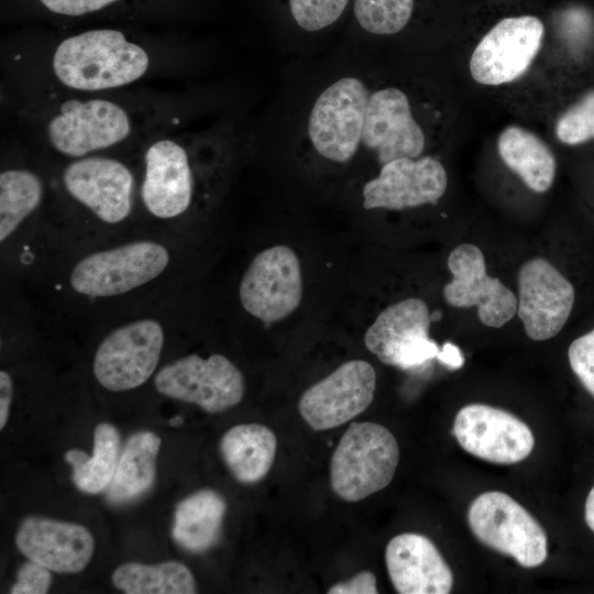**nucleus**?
I'll return each mask as SVG.
<instances>
[{"label":"nucleus","mask_w":594,"mask_h":594,"mask_svg":"<svg viewBox=\"0 0 594 594\" xmlns=\"http://www.w3.org/2000/svg\"><path fill=\"white\" fill-rule=\"evenodd\" d=\"M226 513L227 502L219 492L199 490L177 504L172 538L188 552H206L218 542Z\"/></svg>","instance_id":"nucleus-21"},{"label":"nucleus","mask_w":594,"mask_h":594,"mask_svg":"<svg viewBox=\"0 0 594 594\" xmlns=\"http://www.w3.org/2000/svg\"><path fill=\"white\" fill-rule=\"evenodd\" d=\"M453 435L470 454L496 464H514L532 451L530 428L513 414L484 404L462 407L454 419Z\"/></svg>","instance_id":"nucleus-18"},{"label":"nucleus","mask_w":594,"mask_h":594,"mask_svg":"<svg viewBox=\"0 0 594 594\" xmlns=\"http://www.w3.org/2000/svg\"><path fill=\"white\" fill-rule=\"evenodd\" d=\"M301 139L315 156L337 166L364 154L381 168L398 158H418L427 146L408 92L360 73L338 77L319 91Z\"/></svg>","instance_id":"nucleus-1"},{"label":"nucleus","mask_w":594,"mask_h":594,"mask_svg":"<svg viewBox=\"0 0 594 594\" xmlns=\"http://www.w3.org/2000/svg\"><path fill=\"white\" fill-rule=\"evenodd\" d=\"M543 34L542 22L532 15L498 21L471 55L472 78L485 86H499L518 79L537 56Z\"/></svg>","instance_id":"nucleus-13"},{"label":"nucleus","mask_w":594,"mask_h":594,"mask_svg":"<svg viewBox=\"0 0 594 594\" xmlns=\"http://www.w3.org/2000/svg\"><path fill=\"white\" fill-rule=\"evenodd\" d=\"M50 13L65 18H81L101 13L125 0H36Z\"/></svg>","instance_id":"nucleus-32"},{"label":"nucleus","mask_w":594,"mask_h":594,"mask_svg":"<svg viewBox=\"0 0 594 594\" xmlns=\"http://www.w3.org/2000/svg\"><path fill=\"white\" fill-rule=\"evenodd\" d=\"M61 185L75 204L105 224H120L133 211L134 172L110 154L70 160L62 170Z\"/></svg>","instance_id":"nucleus-7"},{"label":"nucleus","mask_w":594,"mask_h":594,"mask_svg":"<svg viewBox=\"0 0 594 594\" xmlns=\"http://www.w3.org/2000/svg\"><path fill=\"white\" fill-rule=\"evenodd\" d=\"M350 0H288L295 23L307 32L323 30L337 22Z\"/></svg>","instance_id":"nucleus-30"},{"label":"nucleus","mask_w":594,"mask_h":594,"mask_svg":"<svg viewBox=\"0 0 594 594\" xmlns=\"http://www.w3.org/2000/svg\"><path fill=\"white\" fill-rule=\"evenodd\" d=\"M505 165L535 193H544L553 184L557 163L549 146L536 134L519 125H509L497 140Z\"/></svg>","instance_id":"nucleus-24"},{"label":"nucleus","mask_w":594,"mask_h":594,"mask_svg":"<svg viewBox=\"0 0 594 594\" xmlns=\"http://www.w3.org/2000/svg\"><path fill=\"white\" fill-rule=\"evenodd\" d=\"M52 584L51 570L29 560L16 572V582L11 586V594H45Z\"/></svg>","instance_id":"nucleus-33"},{"label":"nucleus","mask_w":594,"mask_h":594,"mask_svg":"<svg viewBox=\"0 0 594 594\" xmlns=\"http://www.w3.org/2000/svg\"><path fill=\"white\" fill-rule=\"evenodd\" d=\"M193 136H156L145 146L139 197L152 217L173 220L186 215L195 200L197 177Z\"/></svg>","instance_id":"nucleus-6"},{"label":"nucleus","mask_w":594,"mask_h":594,"mask_svg":"<svg viewBox=\"0 0 594 594\" xmlns=\"http://www.w3.org/2000/svg\"><path fill=\"white\" fill-rule=\"evenodd\" d=\"M585 521L594 531V486L590 491L585 502Z\"/></svg>","instance_id":"nucleus-37"},{"label":"nucleus","mask_w":594,"mask_h":594,"mask_svg":"<svg viewBox=\"0 0 594 594\" xmlns=\"http://www.w3.org/2000/svg\"><path fill=\"white\" fill-rule=\"evenodd\" d=\"M468 521L485 546L513 557L525 568L542 564L548 554L547 535L530 513L503 492H486L470 505Z\"/></svg>","instance_id":"nucleus-9"},{"label":"nucleus","mask_w":594,"mask_h":594,"mask_svg":"<svg viewBox=\"0 0 594 594\" xmlns=\"http://www.w3.org/2000/svg\"><path fill=\"white\" fill-rule=\"evenodd\" d=\"M329 594H376V578L371 571H362L328 590Z\"/></svg>","instance_id":"nucleus-34"},{"label":"nucleus","mask_w":594,"mask_h":594,"mask_svg":"<svg viewBox=\"0 0 594 594\" xmlns=\"http://www.w3.org/2000/svg\"><path fill=\"white\" fill-rule=\"evenodd\" d=\"M161 443V438L152 431H140L128 439L105 491L111 504H128L148 492L155 482Z\"/></svg>","instance_id":"nucleus-23"},{"label":"nucleus","mask_w":594,"mask_h":594,"mask_svg":"<svg viewBox=\"0 0 594 594\" xmlns=\"http://www.w3.org/2000/svg\"><path fill=\"white\" fill-rule=\"evenodd\" d=\"M135 132L132 110L105 97L64 99L51 108L43 123L46 144L69 160L107 154L128 143Z\"/></svg>","instance_id":"nucleus-3"},{"label":"nucleus","mask_w":594,"mask_h":594,"mask_svg":"<svg viewBox=\"0 0 594 594\" xmlns=\"http://www.w3.org/2000/svg\"><path fill=\"white\" fill-rule=\"evenodd\" d=\"M19 551L57 573L81 572L95 551V539L84 526L30 516L15 534Z\"/></svg>","instance_id":"nucleus-19"},{"label":"nucleus","mask_w":594,"mask_h":594,"mask_svg":"<svg viewBox=\"0 0 594 594\" xmlns=\"http://www.w3.org/2000/svg\"><path fill=\"white\" fill-rule=\"evenodd\" d=\"M517 315L535 341L556 337L573 309V285L548 260L534 257L518 271Z\"/></svg>","instance_id":"nucleus-16"},{"label":"nucleus","mask_w":594,"mask_h":594,"mask_svg":"<svg viewBox=\"0 0 594 594\" xmlns=\"http://www.w3.org/2000/svg\"><path fill=\"white\" fill-rule=\"evenodd\" d=\"M385 561L389 579L400 594H448L453 574L435 546L424 535L405 532L386 546Z\"/></svg>","instance_id":"nucleus-20"},{"label":"nucleus","mask_w":594,"mask_h":594,"mask_svg":"<svg viewBox=\"0 0 594 594\" xmlns=\"http://www.w3.org/2000/svg\"><path fill=\"white\" fill-rule=\"evenodd\" d=\"M169 263L170 252L163 243L135 240L81 257L69 273V286L90 298L122 296L158 278Z\"/></svg>","instance_id":"nucleus-5"},{"label":"nucleus","mask_w":594,"mask_h":594,"mask_svg":"<svg viewBox=\"0 0 594 594\" xmlns=\"http://www.w3.org/2000/svg\"><path fill=\"white\" fill-rule=\"evenodd\" d=\"M415 0H355L354 16L359 25L374 35H393L409 22Z\"/></svg>","instance_id":"nucleus-28"},{"label":"nucleus","mask_w":594,"mask_h":594,"mask_svg":"<svg viewBox=\"0 0 594 594\" xmlns=\"http://www.w3.org/2000/svg\"><path fill=\"white\" fill-rule=\"evenodd\" d=\"M164 341V329L157 319L145 317L120 324L95 352V378L110 392L140 387L154 374Z\"/></svg>","instance_id":"nucleus-8"},{"label":"nucleus","mask_w":594,"mask_h":594,"mask_svg":"<svg viewBox=\"0 0 594 594\" xmlns=\"http://www.w3.org/2000/svg\"><path fill=\"white\" fill-rule=\"evenodd\" d=\"M437 360L452 370H458L464 364V356L461 350L451 342H446L440 348Z\"/></svg>","instance_id":"nucleus-36"},{"label":"nucleus","mask_w":594,"mask_h":594,"mask_svg":"<svg viewBox=\"0 0 594 594\" xmlns=\"http://www.w3.org/2000/svg\"><path fill=\"white\" fill-rule=\"evenodd\" d=\"M112 584L127 594H194L196 580L182 562H125L112 573Z\"/></svg>","instance_id":"nucleus-26"},{"label":"nucleus","mask_w":594,"mask_h":594,"mask_svg":"<svg viewBox=\"0 0 594 594\" xmlns=\"http://www.w3.org/2000/svg\"><path fill=\"white\" fill-rule=\"evenodd\" d=\"M304 283L296 252L284 244L258 252L239 285L243 309L263 322L280 321L300 305Z\"/></svg>","instance_id":"nucleus-11"},{"label":"nucleus","mask_w":594,"mask_h":594,"mask_svg":"<svg viewBox=\"0 0 594 594\" xmlns=\"http://www.w3.org/2000/svg\"><path fill=\"white\" fill-rule=\"evenodd\" d=\"M45 187L42 177L26 167L0 173V242L4 243L41 206Z\"/></svg>","instance_id":"nucleus-27"},{"label":"nucleus","mask_w":594,"mask_h":594,"mask_svg":"<svg viewBox=\"0 0 594 594\" xmlns=\"http://www.w3.org/2000/svg\"><path fill=\"white\" fill-rule=\"evenodd\" d=\"M556 134L561 143L568 145L594 140V89L586 91L561 114Z\"/></svg>","instance_id":"nucleus-29"},{"label":"nucleus","mask_w":594,"mask_h":594,"mask_svg":"<svg viewBox=\"0 0 594 594\" xmlns=\"http://www.w3.org/2000/svg\"><path fill=\"white\" fill-rule=\"evenodd\" d=\"M447 186L446 168L436 157H403L385 164L364 183L362 206L367 210H405L436 205Z\"/></svg>","instance_id":"nucleus-17"},{"label":"nucleus","mask_w":594,"mask_h":594,"mask_svg":"<svg viewBox=\"0 0 594 594\" xmlns=\"http://www.w3.org/2000/svg\"><path fill=\"white\" fill-rule=\"evenodd\" d=\"M452 279L443 287L453 307L476 306L480 321L491 328L505 326L517 314V297L499 278L487 274L484 254L472 243L455 246L448 257Z\"/></svg>","instance_id":"nucleus-15"},{"label":"nucleus","mask_w":594,"mask_h":594,"mask_svg":"<svg viewBox=\"0 0 594 594\" xmlns=\"http://www.w3.org/2000/svg\"><path fill=\"white\" fill-rule=\"evenodd\" d=\"M121 451L118 429L108 422L97 425L91 455L79 449H69L65 453V461L73 469L75 486L86 494L106 491L116 473Z\"/></svg>","instance_id":"nucleus-25"},{"label":"nucleus","mask_w":594,"mask_h":594,"mask_svg":"<svg viewBox=\"0 0 594 594\" xmlns=\"http://www.w3.org/2000/svg\"><path fill=\"white\" fill-rule=\"evenodd\" d=\"M150 67L147 51L116 29H91L67 36L51 58L52 73L61 85L88 94L133 84Z\"/></svg>","instance_id":"nucleus-2"},{"label":"nucleus","mask_w":594,"mask_h":594,"mask_svg":"<svg viewBox=\"0 0 594 594\" xmlns=\"http://www.w3.org/2000/svg\"><path fill=\"white\" fill-rule=\"evenodd\" d=\"M568 358L574 374L594 396V329L570 344Z\"/></svg>","instance_id":"nucleus-31"},{"label":"nucleus","mask_w":594,"mask_h":594,"mask_svg":"<svg viewBox=\"0 0 594 594\" xmlns=\"http://www.w3.org/2000/svg\"><path fill=\"white\" fill-rule=\"evenodd\" d=\"M13 398V382L10 374L0 371V429H3L10 413V407Z\"/></svg>","instance_id":"nucleus-35"},{"label":"nucleus","mask_w":594,"mask_h":594,"mask_svg":"<svg viewBox=\"0 0 594 594\" xmlns=\"http://www.w3.org/2000/svg\"><path fill=\"white\" fill-rule=\"evenodd\" d=\"M156 391L169 398L195 404L217 414L237 406L244 397L242 372L224 355L188 354L164 365L154 377Z\"/></svg>","instance_id":"nucleus-10"},{"label":"nucleus","mask_w":594,"mask_h":594,"mask_svg":"<svg viewBox=\"0 0 594 594\" xmlns=\"http://www.w3.org/2000/svg\"><path fill=\"white\" fill-rule=\"evenodd\" d=\"M398 462V443L387 428L352 422L331 457V487L343 501H362L392 482Z\"/></svg>","instance_id":"nucleus-4"},{"label":"nucleus","mask_w":594,"mask_h":594,"mask_svg":"<svg viewBox=\"0 0 594 594\" xmlns=\"http://www.w3.org/2000/svg\"><path fill=\"white\" fill-rule=\"evenodd\" d=\"M432 317L420 298L399 300L378 314L364 343L382 363L413 371L437 359L440 348L429 337Z\"/></svg>","instance_id":"nucleus-12"},{"label":"nucleus","mask_w":594,"mask_h":594,"mask_svg":"<svg viewBox=\"0 0 594 594\" xmlns=\"http://www.w3.org/2000/svg\"><path fill=\"white\" fill-rule=\"evenodd\" d=\"M277 439L261 424H241L224 432L220 441L222 459L242 484H254L271 471L275 460Z\"/></svg>","instance_id":"nucleus-22"},{"label":"nucleus","mask_w":594,"mask_h":594,"mask_svg":"<svg viewBox=\"0 0 594 594\" xmlns=\"http://www.w3.org/2000/svg\"><path fill=\"white\" fill-rule=\"evenodd\" d=\"M169 425L173 426V427H177V426H180L183 422H184V419L182 416H176L172 419H169Z\"/></svg>","instance_id":"nucleus-38"},{"label":"nucleus","mask_w":594,"mask_h":594,"mask_svg":"<svg viewBox=\"0 0 594 594\" xmlns=\"http://www.w3.org/2000/svg\"><path fill=\"white\" fill-rule=\"evenodd\" d=\"M375 388L374 367L364 360H351L306 389L298 410L311 429H333L363 413L373 402Z\"/></svg>","instance_id":"nucleus-14"}]
</instances>
